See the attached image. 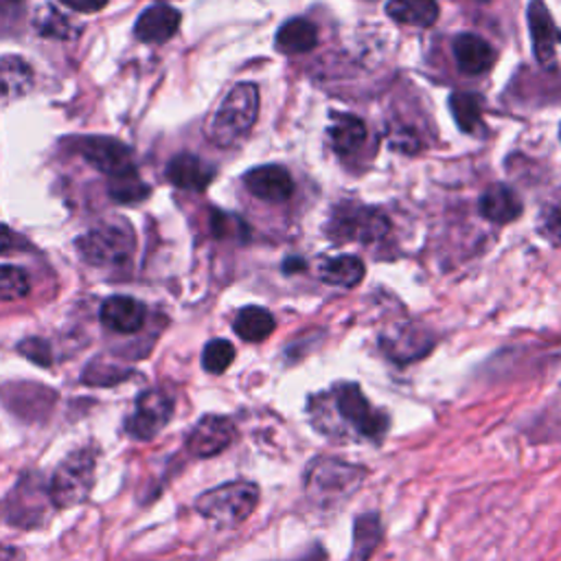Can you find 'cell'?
<instances>
[{
  "label": "cell",
  "mask_w": 561,
  "mask_h": 561,
  "mask_svg": "<svg viewBox=\"0 0 561 561\" xmlns=\"http://www.w3.org/2000/svg\"><path fill=\"white\" fill-rule=\"evenodd\" d=\"M310 408L334 412L345 426H349L358 437L379 441L388 431V416L371 406L358 384H338L323 397L314 399Z\"/></svg>",
  "instance_id": "cell-1"
},
{
  "label": "cell",
  "mask_w": 561,
  "mask_h": 561,
  "mask_svg": "<svg viewBox=\"0 0 561 561\" xmlns=\"http://www.w3.org/2000/svg\"><path fill=\"white\" fill-rule=\"evenodd\" d=\"M366 470L338 459H316L306 474V489L321 507L345 502L364 481Z\"/></svg>",
  "instance_id": "cell-2"
},
{
  "label": "cell",
  "mask_w": 561,
  "mask_h": 561,
  "mask_svg": "<svg viewBox=\"0 0 561 561\" xmlns=\"http://www.w3.org/2000/svg\"><path fill=\"white\" fill-rule=\"evenodd\" d=\"M259 114V90L254 84H237L222 101L211 121V138L217 146L228 148L244 138Z\"/></svg>",
  "instance_id": "cell-3"
},
{
  "label": "cell",
  "mask_w": 561,
  "mask_h": 561,
  "mask_svg": "<svg viewBox=\"0 0 561 561\" xmlns=\"http://www.w3.org/2000/svg\"><path fill=\"white\" fill-rule=\"evenodd\" d=\"M259 504V487L248 481L226 483L202 494L196 500L198 513L220 526H237L246 522Z\"/></svg>",
  "instance_id": "cell-4"
},
{
  "label": "cell",
  "mask_w": 561,
  "mask_h": 561,
  "mask_svg": "<svg viewBox=\"0 0 561 561\" xmlns=\"http://www.w3.org/2000/svg\"><path fill=\"white\" fill-rule=\"evenodd\" d=\"M390 230L388 217L373 207L340 204L336 207L327 233L334 241H379Z\"/></svg>",
  "instance_id": "cell-5"
},
{
  "label": "cell",
  "mask_w": 561,
  "mask_h": 561,
  "mask_svg": "<svg viewBox=\"0 0 561 561\" xmlns=\"http://www.w3.org/2000/svg\"><path fill=\"white\" fill-rule=\"evenodd\" d=\"M95 483V452L79 450L71 454L55 472L51 483V500L58 509L84 502Z\"/></svg>",
  "instance_id": "cell-6"
},
{
  "label": "cell",
  "mask_w": 561,
  "mask_h": 561,
  "mask_svg": "<svg viewBox=\"0 0 561 561\" xmlns=\"http://www.w3.org/2000/svg\"><path fill=\"white\" fill-rule=\"evenodd\" d=\"M134 248V237L127 226H99L77 239V250L90 265L123 263Z\"/></svg>",
  "instance_id": "cell-7"
},
{
  "label": "cell",
  "mask_w": 561,
  "mask_h": 561,
  "mask_svg": "<svg viewBox=\"0 0 561 561\" xmlns=\"http://www.w3.org/2000/svg\"><path fill=\"white\" fill-rule=\"evenodd\" d=\"M174 414V399L159 390H146L138 397L134 414L127 419V433L138 441H152Z\"/></svg>",
  "instance_id": "cell-8"
},
{
  "label": "cell",
  "mask_w": 561,
  "mask_h": 561,
  "mask_svg": "<svg viewBox=\"0 0 561 561\" xmlns=\"http://www.w3.org/2000/svg\"><path fill=\"white\" fill-rule=\"evenodd\" d=\"M379 347L392 362L408 364L426 358L433 351L435 340L433 334L421 325H397L379 336Z\"/></svg>",
  "instance_id": "cell-9"
},
{
  "label": "cell",
  "mask_w": 561,
  "mask_h": 561,
  "mask_svg": "<svg viewBox=\"0 0 561 561\" xmlns=\"http://www.w3.org/2000/svg\"><path fill=\"white\" fill-rule=\"evenodd\" d=\"M77 150L95 170L103 172L110 178L136 172L132 150L114 138H101V136L82 138Z\"/></svg>",
  "instance_id": "cell-10"
},
{
  "label": "cell",
  "mask_w": 561,
  "mask_h": 561,
  "mask_svg": "<svg viewBox=\"0 0 561 561\" xmlns=\"http://www.w3.org/2000/svg\"><path fill=\"white\" fill-rule=\"evenodd\" d=\"M235 426L228 416L207 414L202 416L187 439V448L198 459H211L228 450L235 441Z\"/></svg>",
  "instance_id": "cell-11"
},
{
  "label": "cell",
  "mask_w": 561,
  "mask_h": 561,
  "mask_svg": "<svg viewBox=\"0 0 561 561\" xmlns=\"http://www.w3.org/2000/svg\"><path fill=\"white\" fill-rule=\"evenodd\" d=\"M528 29L533 38V51L541 66H550L561 47V29L554 25L544 0H531L528 5Z\"/></svg>",
  "instance_id": "cell-12"
},
{
  "label": "cell",
  "mask_w": 561,
  "mask_h": 561,
  "mask_svg": "<svg viewBox=\"0 0 561 561\" xmlns=\"http://www.w3.org/2000/svg\"><path fill=\"white\" fill-rule=\"evenodd\" d=\"M246 189L265 202H288L295 194V180L290 172L280 165H263L250 170L244 176Z\"/></svg>",
  "instance_id": "cell-13"
},
{
  "label": "cell",
  "mask_w": 561,
  "mask_h": 561,
  "mask_svg": "<svg viewBox=\"0 0 561 561\" xmlns=\"http://www.w3.org/2000/svg\"><path fill=\"white\" fill-rule=\"evenodd\" d=\"M180 29V12L170 5H154L138 16L134 34L140 42L161 45L176 36Z\"/></svg>",
  "instance_id": "cell-14"
},
{
  "label": "cell",
  "mask_w": 561,
  "mask_h": 561,
  "mask_svg": "<svg viewBox=\"0 0 561 561\" xmlns=\"http://www.w3.org/2000/svg\"><path fill=\"white\" fill-rule=\"evenodd\" d=\"M146 306L132 297H112L101 306V323L119 334H136L146 323Z\"/></svg>",
  "instance_id": "cell-15"
},
{
  "label": "cell",
  "mask_w": 561,
  "mask_h": 561,
  "mask_svg": "<svg viewBox=\"0 0 561 561\" xmlns=\"http://www.w3.org/2000/svg\"><path fill=\"white\" fill-rule=\"evenodd\" d=\"M454 60H457V66L461 73L465 75H483L487 71L494 68L496 64V51L494 47L474 36V34H463L454 40Z\"/></svg>",
  "instance_id": "cell-16"
},
{
  "label": "cell",
  "mask_w": 561,
  "mask_h": 561,
  "mask_svg": "<svg viewBox=\"0 0 561 561\" xmlns=\"http://www.w3.org/2000/svg\"><path fill=\"white\" fill-rule=\"evenodd\" d=\"M213 178L215 170L194 154H180L167 165V180L185 191H204Z\"/></svg>",
  "instance_id": "cell-17"
},
{
  "label": "cell",
  "mask_w": 561,
  "mask_h": 561,
  "mask_svg": "<svg viewBox=\"0 0 561 561\" xmlns=\"http://www.w3.org/2000/svg\"><path fill=\"white\" fill-rule=\"evenodd\" d=\"M478 207H481L483 217L489 220V222H496V224H511L524 211L520 196L507 185H491L481 196Z\"/></svg>",
  "instance_id": "cell-18"
},
{
  "label": "cell",
  "mask_w": 561,
  "mask_h": 561,
  "mask_svg": "<svg viewBox=\"0 0 561 561\" xmlns=\"http://www.w3.org/2000/svg\"><path fill=\"white\" fill-rule=\"evenodd\" d=\"M386 14L395 23L426 29L439 18V3L437 0H388Z\"/></svg>",
  "instance_id": "cell-19"
},
{
  "label": "cell",
  "mask_w": 561,
  "mask_h": 561,
  "mask_svg": "<svg viewBox=\"0 0 561 561\" xmlns=\"http://www.w3.org/2000/svg\"><path fill=\"white\" fill-rule=\"evenodd\" d=\"M319 45V29L308 18H292L276 34V49L286 55L310 53Z\"/></svg>",
  "instance_id": "cell-20"
},
{
  "label": "cell",
  "mask_w": 561,
  "mask_h": 561,
  "mask_svg": "<svg viewBox=\"0 0 561 561\" xmlns=\"http://www.w3.org/2000/svg\"><path fill=\"white\" fill-rule=\"evenodd\" d=\"M364 263L360 257L356 254H340V257H332L325 259L319 267V276L329 286H338V288H356L362 284L364 278Z\"/></svg>",
  "instance_id": "cell-21"
},
{
  "label": "cell",
  "mask_w": 561,
  "mask_h": 561,
  "mask_svg": "<svg viewBox=\"0 0 561 561\" xmlns=\"http://www.w3.org/2000/svg\"><path fill=\"white\" fill-rule=\"evenodd\" d=\"M382 544V522L377 513H364L353 526V548L349 561H369Z\"/></svg>",
  "instance_id": "cell-22"
},
{
  "label": "cell",
  "mask_w": 561,
  "mask_h": 561,
  "mask_svg": "<svg viewBox=\"0 0 561 561\" xmlns=\"http://www.w3.org/2000/svg\"><path fill=\"white\" fill-rule=\"evenodd\" d=\"M274 327V316L257 306L244 308L235 319V334L246 342H263L272 336Z\"/></svg>",
  "instance_id": "cell-23"
},
{
  "label": "cell",
  "mask_w": 561,
  "mask_h": 561,
  "mask_svg": "<svg viewBox=\"0 0 561 561\" xmlns=\"http://www.w3.org/2000/svg\"><path fill=\"white\" fill-rule=\"evenodd\" d=\"M332 146L340 157H349L353 152H358L366 138V125L362 119L353 116V114H345L332 129Z\"/></svg>",
  "instance_id": "cell-24"
},
{
  "label": "cell",
  "mask_w": 561,
  "mask_h": 561,
  "mask_svg": "<svg viewBox=\"0 0 561 561\" xmlns=\"http://www.w3.org/2000/svg\"><path fill=\"white\" fill-rule=\"evenodd\" d=\"M450 110L463 132H476L483 123V99L474 92H454L450 97Z\"/></svg>",
  "instance_id": "cell-25"
},
{
  "label": "cell",
  "mask_w": 561,
  "mask_h": 561,
  "mask_svg": "<svg viewBox=\"0 0 561 561\" xmlns=\"http://www.w3.org/2000/svg\"><path fill=\"white\" fill-rule=\"evenodd\" d=\"M32 290L29 276L16 265H0V301L25 299Z\"/></svg>",
  "instance_id": "cell-26"
},
{
  "label": "cell",
  "mask_w": 561,
  "mask_h": 561,
  "mask_svg": "<svg viewBox=\"0 0 561 561\" xmlns=\"http://www.w3.org/2000/svg\"><path fill=\"white\" fill-rule=\"evenodd\" d=\"M110 196L116 200V202H123V204H132V202H140L146 200L150 196V187L138 178L136 172H129V174H123V176H116V178H110Z\"/></svg>",
  "instance_id": "cell-27"
},
{
  "label": "cell",
  "mask_w": 561,
  "mask_h": 561,
  "mask_svg": "<svg viewBox=\"0 0 561 561\" xmlns=\"http://www.w3.org/2000/svg\"><path fill=\"white\" fill-rule=\"evenodd\" d=\"M233 360H235V347L228 340H211L204 347L202 366L213 375L224 373L233 364Z\"/></svg>",
  "instance_id": "cell-28"
},
{
  "label": "cell",
  "mask_w": 561,
  "mask_h": 561,
  "mask_svg": "<svg viewBox=\"0 0 561 561\" xmlns=\"http://www.w3.org/2000/svg\"><path fill=\"white\" fill-rule=\"evenodd\" d=\"M539 233L548 241L561 244V191L544 204L539 213Z\"/></svg>",
  "instance_id": "cell-29"
},
{
  "label": "cell",
  "mask_w": 561,
  "mask_h": 561,
  "mask_svg": "<svg viewBox=\"0 0 561 561\" xmlns=\"http://www.w3.org/2000/svg\"><path fill=\"white\" fill-rule=\"evenodd\" d=\"M239 228H246L239 217L226 213H213V233L217 237H233L239 235Z\"/></svg>",
  "instance_id": "cell-30"
},
{
  "label": "cell",
  "mask_w": 561,
  "mask_h": 561,
  "mask_svg": "<svg viewBox=\"0 0 561 561\" xmlns=\"http://www.w3.org/2000/svg\"><path fill=\"white\" fill-rule=\"evenodd\" d=\"M21 353H25L29 360L42 364V366H49L51 362V349L45 340H27L21 345Z\"/></svg>",
  "instance_id": "cell-31"
},
{
  "label": "cell",
  "mask_w": 561,
  "mask_h": 561,
  "mask_svg": "<svg viewBox=\"0 0 561 561\" xmlns=\"http://www.w3.org/2000/svg\"><path fill=\"white\" fill-rule=\"evenodd\" d=\"M40 32H42L45 36H49V38H68V36H66V34H68V25H66L64 16L58 14V12H49V16L42 18Z\"/></svg>",
  "instance_id": "cell-32"
},
{
  "label": "cell",
  "mask_w": 561,
  "mask_h": 561,
  "mask_svg": "<svg viewBox=\"0 0 561 561\" xmlns=\"http://www.w3.org/2000/svg\"><path fill=\"white\" fill-rule=\"evenodd\" d=\"M62 3L66 8H71L73 12H79V14H95V12H101L110 0H62Z\"/></svg>",
  "instance_id": "cell-33"
},
{
  "label": "cell",
  "mask_w": 561,
  "mask_h": 561,
  "mask_svg": "<svg viewBox=\"0 0 561 561\" xmlns=\"http://www.w3.org/2000/svg\"><path fill=\"white\" fill-rule=\"evenodd\" d=\"M18 246V237L8 228L0 224V252H10Z\"/></svg>",
  "instance_id": "cell-34"
},
{
  "label": "cell",
  "mask_w": 561,
  "mask_h": 561,
  "mask_svg": "<svg viewBox=\"0 0 561 561\" xmlns=\"http://www.w3.org/2000/svg\"><path fill=\"white\" fill-rule=\"evenodd\" d=\"M16 559H18L16 550H12V548H3V546H0V561H16Z\"/></svg>",
  "instance_id": "cell-35"
},
{
  "label": "cell",
  "mask_w": 561,
  "mask_h": 561,
  "mask_svg": "<svg viewBox=\"0 0 561 561\" xmlns=\"http://www.w3.org/2000/svg\"><path fill=\"white\" fill-rule=\"evenodd\" d=\"M481 3H487V0H481Z\"/></svg>",
  "instance_id": "cell-36"
},
{
  "label": "cell",
  "mask_w": 561,
  "mask_h": 561,
  "mask_svg": "<svg viewBox=\"0 0 561 561\" xmlns=\"http://www.w3.org/2000/svg\"><path fill=\"white\" fill-rule=\"evenodd\" d=\"M559 136H561V129H559Z\"/></svg>",
  "instance_id": "cell-37"
}]
</instances>
